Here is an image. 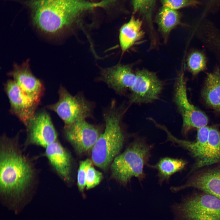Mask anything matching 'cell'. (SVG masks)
<instances>
[{"label": "cell", "mask_w": 220, "mask_h": 220, "mask_svg": "<svg viewBox=\"0 0 220 220\" xmlns=\"http://www.w3.org/2000/svg\"><path fill=\"white\" fill-rule=\"evenodd\" d=\"M19 134H2L0 140V192L14 199L23 197L36 188L38 171L33 162L24 153Z\"/></svg>", "instance_id": "1"}, {"label": "cell", "mask_w": 220, "mask_h": 220, "mask_svg": "<svg viewBox=\"0 0 220 220\" xmlns=\"http://www.w3.org/2000/svg\"><path fill=\"white\" fill-rule=\"evenodd\" d=\"M21 2L30 13L38 28L54 34L71 26L82 13L108 5L109 0H24Z\"/></svg>", "instance_id": "2"}, {"label": "cell", "mask_w": 220, "mask_h": 220, "mask_svg": "<svg viewBox=\"0 0 220 220\" xmlns=\"http://www.w3.org/2000/svg\"><path fill=\"white\" fill-rule=\"evenodd\" d=\"M126 111L124 108L117 107L112 101L103 114L105 128L92 148L91 153L93 163L103 170L108 167L123 147L125 136L121 122Z\"/></svg>", "instance_id": "3"}, {"label": "cell", "mask_w": 220, "mask_h": 220, "mask_svg": "<svg viewBox=\"0 0 220 220\" xmlns=\"http://www.w3.org/2000/svg\"><path fill=\"white\" fill-rule=\"evenodd\" d=\"M153 145L148 144L144 138L137 137L125 150L117 156L112 163V176L120 184L127 185L132 178H137L140 182L146 174L144 169L151 157Z\"/></svg>", "instance_id": "4"}, {"label": "cell", "mask_w": 220, "mask_h": 220, "mask_svg": "<svg viewBox=\"0 0 220 220\" xmlns=\"http://www.w3.org/2000/svg\"><path fill=\"white\" fill-rule=\"evenodd\" d=\"M170 207L174 220H220V199L203 192L186 196Z\"/></svg>", "instance_id": "5"}, {"label": "cell", "mask_w": 220, "mask_h": 220, "mask_svg": "<svg viewBox=\"0 0 220 220\" xmlns=\"http://www.w3.org/2000/svg\"><path fill=\"white\" fill-rule=\"evenodd\" d=\"M184 65L178 73L174 83L173 100L182 119V133L185 135L193 129L207 126L208 119L202 111L193 105L187 97Z\"/></svg>", "instance_id": "6"}, {"label": "cell", "mask_w": 220, "mask_h": 220, "mask_svg": "<svg viewBox=\"0 0 220 220\" xmlns=\"http://www.w3.org/2000/svg\"><path fill=\"white\" fill-rule=\"evenodd\" d=\"M58 94V101L47 105V108L55 112L61 118L64 127L91 116L93 105L83 95L78 94L73 96L62 86L59 90Z\"/></svg>", "instance_id": "7"}, {"label": "cell", "mask_w": 220, "mask_h": 220, "mask_svg": "<svg viewBox=\"0 0 220 220\" xmlns=\"http://www.w3.org/2000/svg\"><path fill=\"white\" fill-rule=\"evenodd\" d=\"M135 73V80L129 90L130 104H148L158 100L163 90L164 82L156 73L146 69L138 70Z\"/></svg>", "instance_id": "8"}, {"label": "cell", "mask_w": 220, "mask_h": 220, "mask_svg": "<svg viewBox=\"0 0 220 220\" xmlns=\"http://www.w3.org/2000/svg\"><path fill=\"white\" fill-rule=\"evenodd\" d=\"M26 127L27 136L25 147L35 145L45 148L58 140V134L50 117L45 110L36 112Z\"/></svg>", "instance_id": "9"}, {"label": "cell", "mask_w": 220, "mask_h": 220, "mask_svg": "<svg viewBox=\"0 0 220 220\" xmlns=\"http://www.w3.org/2000/svg\"><path fill=\"white\" fill-rule=\"evenodd\" d=\"M4 90L9 101L10 112L27 126L36 113L40 101L24 94L13 80L7 81Z\"/></svg>", "instance_id": "10"}, {"label": "cell", "mask_w": 220, "mask_h": 220, "mask_svg": "<svg viewBox=\"0 0 220 220\" xmlns=\"http://www.w3.org/2000/svg\"><path fill=\"white\" fill-rule=\"evenodd\" d=\"M101 133L99 127L88 123L86 119L64 127L66 139L79 155L92 149Z\"/></svg>", "instance_id": "11"}, {"label": "cell", "mask_w": 220, "mask_h": 220, "mask_svg": "<svg viewBox=\"0 0 220 220\" xmlns=\"http://www.w3.org/2000/svg\"><path fill=\"white\" fill-rule=\"evenodd\" d=\"M194 172L185 183L179 186H172L170 189V190L176 193L186 188H193L220 199V166Z\"/></svg>", "instance_id": "12"}, {"label": "cell", "mask_w": 220, "mask_h": 220, "mask_svg": "<svg viewBox=\"0 0 220 220\" xmlns=\"http://www.w3.org/2000/svg\"><path fill=\"white\" fill-rule=\"evenodd\" d=\"M100 78L116 93L122 95L133 86L136 75L131 65L119 64L102 69Z\"/></svg>", "instance_id": "13"}, {"label": "cell", "mask_w": 220, "mask_h": 220, "mask_svg": "<svg viewBox=\"0 0 220 220\" xmlns=\"http://www.w3.org/2000/svg\"><path fill=\"white\" fill-rule=\"evenodd\" d=\"M44 155L54 172L64 181L69 182L72 170L71 157L58 140L45 148Z\"/></svg>", "instance_id": "14"}, {"label": "cell", "mask_w": 220, "mask_h": 220, "mask_svg": "<svg viewBox=\"0 0 220 220\" xmlns=\"http://www.w3.org/2000/svg\"><path fill=\"white\" fill-rule=\"evenodd\" d=\"M27 63L15 65L8 74L12 77L21 90L25 94L40 101L44 92V86L30 70Z\"/></svg>", "instance_id": "15"}, {"label": "cell", "mask_w": 220, "mask_h": 220, "mask_svg": "<svg viewBox=\"0 0 220 220\" xmlns=\"http://www.w3.org/2000/svg\"><path fill=\"white\" fill-rule=\"evenodd\" d=\"M220 163V130L215 126L210 127L208 140L198 160L193 166L189 174L205 166Z\"/></svg>", "instance_id": "16"}, {"label": "cell", "mask_w": 220, "mask_h": 220, "mask_svg": "<svg viewBox=\"0 0 220 220\" xmlns=\"http://www.w3.org/2000/svg\"><path fill=\"white\" fill-rule=\"evenodd\" d=\"M201 95L206 105L220 114V68L218 67L207 73Z\"/></svg>", "instance_id": "17"}, {"label": "cell", "mask_w": 220, "mask_h": 220, "mask_svg": "<svg viewBox=\"0 0 220 220\" xmlns=\"http://www.w3.org/2000/svg\"><path fill=\"white\" fill-rule=\"evenodd\" d=\"M142 25L141 20L132 16L127 22L121 26L119 38L123 53L125 52L143 38L145 32Z\"/></svg>", "instance_id": "18"}, {"label": "cell", "mask_w": 220, "mask_h": 220, "mask_svg": "<svg viewBox=\"0 0 220 220\" xmlns=\"http://www.w3.org/2000/svg\"><path fill=\"white\" fill-rule=\"evenodd\" d=\"M187 164V161L182 159L164 157L155 164H148L147 166L157 171L158 183L161 185L164 182H168L171 176L183 170Z\"/></svg>", "instance_id": "19"}, {"label": "cell", "mask_w": 220, "mask_h": 220, "mask_svg": "<svg viewBox=\"0 0 220 220\" xmlns=\"http://www.w3.org/2000/svg\"><path fill=\"white\" fill-rule=\"evenodd\" d=\"M181 15L178 10L162 6L155 18L158 30L165 41L171 32L181 24Z\"/></svg>", "instance_id": "20"}, {"label": "cell", "mask_w": 220, "mask_h": 220, "mask_svg": "<svg viewBox=\"0 0 220 220\" xmlns=\"http://www.w3.org/2000/svg\"><path fill=\"white\" fill-rule=\"evenodd\" d=\"M210 127L207 126L197 129L196 140L190 141L176 138L174 143L188 151L193 158L197 160L201 156L207 143L209 135Z\"/></svg>", "instance_id": "21"}, {"label": "cell", "mask_w": 220, "mask_h": 220, "mask_svg": "<svg viewBox=\"0 0 220 220\" xmlns=\"http://www.w3.org/2000/svg\"><path fill=\"white\" fill-rule=\"evenodd\" d=\"M156 0H132L133 13L141 15L146 22L151 36L153 35L152 16Z\"/></svg>", "instance_id": "22"}, {"label": "cell", "mask_w": 220, "mask_h": 220, "mask_svg": "<svg viewBox=\"0 0 220 220\" xmlns=\"http://www.w3.org/2000/svg\"><path fill=\"white\" fill-rule=\"evenodd\" d=\"M207 61L204 53L194 50L189 54L186 60L187 67L192 75L195 76L207 68Z\"/></svg>", "instance_id": "23"}, {"label": "cell", "mask_w": 220, "mask_h": 220, "mask_svg": "<svg viewBox=\"0 0 220 220\" xmlns=\"http://www.w3.org/2000/svg\"><path fill=\"white\" fill-rule=\"evenodd\" d=\"M162 6L178 10L182 8L194 7L200 4L199 0H161Z\"/></svg>", "instance_id": "24"}, {"label": "cell", "mask_w": 220, "mask_h": 220, "mask_svg": "<svg viewBox=\"0 0 220 220\" xmlns=\"http://www.w3.org/2000/svg\"><path fill=\"white\" fill-rule=\"evenodd\" d=\"M92 165L91 161L87 159L80 162L77 174V184L79 189L84 191L86 187V176L88 168Z\"/></svg>", "instance_id": "25"}, {"label": "cell", "mask_w": 220, "mask_h": 220, "mask_svg": "<svg viewBox=\"0 0 220 220\" xmlns=\"http://www.w3.org/2000/svg\"><path fill=\"white\" fill-rule=\"evenodd\" d=\"M103 175L101 172L96 170L92 166L87 169L86 176V188L89 189L98 185L102 180Z\"/></svg>", "instance_id": "26"}, {"label": "cell", "mask_w": 220, "mask_h": 220, "mask_svg": "<svg viewBox=\"0 0 220 220\" xmlns=\"http://www.w3.org/2000/svg\"><path fill=\"white\" fill-rule=\"evenodd\" d=\"M207 46V49L215 55L220 66V32L214 33L210 36Z\"/></svg>", "instance_id": "27"}]
</instances>
